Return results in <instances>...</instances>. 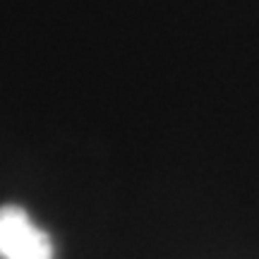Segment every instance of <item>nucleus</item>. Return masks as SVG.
I'll return each mask as SVG.
<instances>
[{
  "mask_svg": "<svg viewBox=\"0 0 259 259\" xmlns=\"http://www.w3.org/2000/svg\"><path fill=\"white\" fill-rule=\"evenodd\" d=\"M0 259H53V240L22 206H0Z\"/></svg>",
  "mask_w": 259,
  "mask_h": 259,
  "instance_id": "obj_1",
  "label": "nucleus"
}]
</instances>
